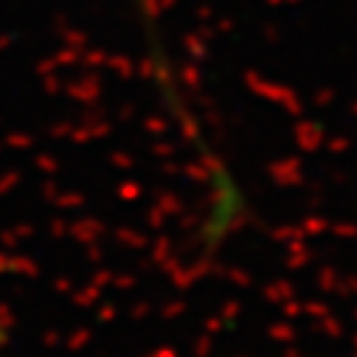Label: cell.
Returning a JSON list of instances; mask_svg holds the SVG:
<instances>
[{"label":"cell","instance_id":"1","mask_svg":"<svg viewBox=\"0 0 357 357\" xmlns=\"http://www.w3.org/2000/svg\"><path fill=\"white\" fill-rule=\"evenodd\" d=\"M130 6H132V12L138 15V20H141V26H144V34H146V43H149V51H152V62H155V76H158V82H160V87H163V93H166V99H169L174 116L192 130L195 144H197V149H200V155H203L208 172H211V174H220V172H222V163L211 155V149H208V144H206L200 127L192 121V116H189V110H186L183 91L177 87V70H174V65L169 62L166 48H163V43H160V26H158V20H155V15H152V0H130Z\"/></svg>","mask_w":357,"mask_h":357}]
</instances>
